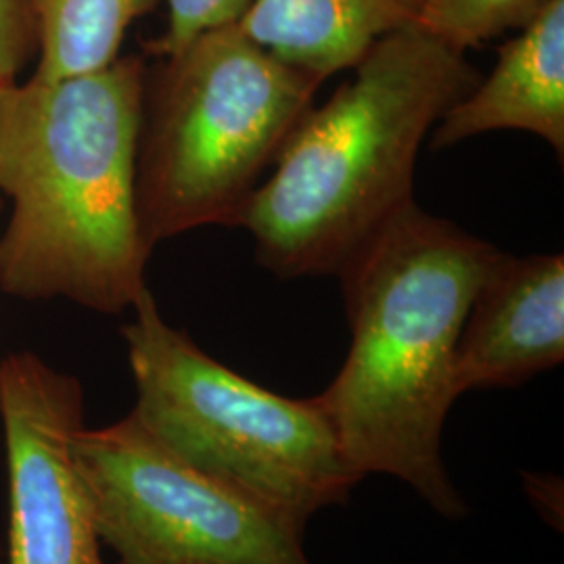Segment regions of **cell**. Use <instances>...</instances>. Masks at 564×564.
Returning a JSON list of instances; mask_svg holds the SVG:
<instances>
[{
	"label": "cell",
	"mask_w": 564,
	"mask_h": 564,
	"mask_svg": "<svg viewBox=\"0 0 564 564\" xmlns=\"http://www.w3.org/2000/svg\"><path fill=\"white\" fill-rule=\"evenodd\" d=\"M502 256L412 203L337 274L351 345L316 400L360 479L391 475L447 519L466 512L442 456L445 419L460 398L456 351Z\"/></svg>",
	"instance_id": "obj_1"
},
{
	"label": "cell",
	"mask_w": 564,
	"mask_h": 564,
	"mask_svg": "<svg viewBox=\"0 0 564 564\" xmlns=\"http://www.w3.org/2000/svg\"><path fill=\"white\" fill-rule=\"evenodd\" d=\"M147 65L118 57L65 80L0 88V191L13 209L0 286L20 300L130 310L151 247L137 205Z\"/></svg>",
	"instance_id": "obj_2"
},
{
	"label": "cell",
	"mask_w": 564,
	"mask_h": 564,
	"mask_svg": "<svg viewBox=\"0 0 564 564\" xmlns=\"http://www.w3.org/2000/svg\"><path fill=\"white\" fill-rule=\"evenodd\" d=\"M354 69L303 116L245 207L239 226L282 279L337 276L412 205L423 142L481 80L466 53L419 25L384 36Z\"/></svg>",
	"instance_id": "obj_3"
},
{
	"label": "cell",
	"mask_w": 564,
	"mask_h": 564,
	"mask_svg": "<svg viewBox=\"0 0 564 564\" xmlns=\"http://www.w3.org/2000/svg\"><path fill=\"white\" fill-rule=\"evenodd\" d=\"M323 82L245 36L212 28L147 74L137 160L142 237L239 226Z\"/></svg>",
	"instance_id": "obj_4"
},
{
	"label": "cell",
	"mask_w": 564,
	"mask_h": 564,
	"mask_svg": "<svg viewBox=\"0 0 564 564\" xmlns=\"http://www.w3.org/2000/svg\"><path fill=\"white\" fill-rule=\"evenodd\" d=\"M121 328L137 387L130 416L220 484L305 529L362 479L316 398L291 400L214 360L163 321L147 289Z\"/></svg>",
	"instance_id": "obj_5"
},
{
	"label": "cell",
	"mask_w": 564,
	"mask_h": 564,
	"mask_svg": "<svg viewBox=\"0 0 564 564\" xmlns=\"http://www.w3.org/2000/svg\"><path fill=\"white\" fill-rule=\"evenodd\" d=\"M74 454L120 564H312L300 524L184 463L130 414L82 426Z\"/></svg>",
	"instance_id": "obj_6"
},
{
	"label": "cell",
	"mask_w": 564,
	"mask_h": 564,
	"mask_svg": "<svg viewBox=\"0 0 564 564\" xmlns=\"http://www.w3.org/2000/svg\"><path fill=\"white\" fill-rule=\"evenodd\" d=\"M0 423L9 479L2 564H107L74 454L86 426L80 381L34 354L0 360Z\"/></svg>",
	"instance_id": "obj_7"
},
{
	"label": "cell",
	"mask_w": 564,
	"mask_h": 564,
	"mask_svg": "<svg viewBox=\"0 0 564 564\" xmlns=\"http://www.w3.org/2000/svg\"><path fill=\"white\" fill-rule=\"evenodd\" d=\"M564 360V258L502 260L479 289L456 351V389L524 383Z\"/></svg>",
	"instance_id": "obj_8"
},
{
	"label": "cell",
	"mask_w": 564,
	"mask_h": 564,
	"mask_svg": "<svg viewBox=\"0 0 564 564\" xmlns=\"http://www.w3.org/2000/svg\"><path fill=\"white\" fill-rule=\"evenodd\" d=\"M496 130L544 139L564 158V0H545L519 36L498 48L487 78L447 109L433 128V149Z\"/></svg>",
	"instance_id": "obj_9"
},
{
	"label": "cell",
	"mask_w": 564,
	"mask_h": 564,
	"mask_svg": "<svg viewBox=\"0 0 564 564\" xmlns=\"http://www.w3.org/2000/svg\"><path fill=\"white\" fill-rule=\"evenodd\" d=\"M423 0H251L237 25L282 63L324 82L384 36L416 25Z\"/></svg>",
	"instance_id": "obj_10"
},
{
	"label": "cell",
	"mask_w": 564,
	"mask_h": 564,
	"mask_svg": "<svg viewBox=\"0 0 564 564\" xmlns=\"http://www.w3.org/2000/svg\"><path fill=\"white\" fill-rule=\"evenodd\" d=\"M160 0H32L41 61L39 80L99 72L120 57L128 28Z\"/></svg>",
	"instance_id": "obj_11"
},
{
	"label": "cell",
	"mask_w": 564,
	"mask_h": 564,
	"mask_svg": "<svg viewBox=\"0 0 564 564\" xmlns=\"http://www.w3.org/2000/svg\"><path fill=\"white\" fill-rule=\"evenodd\" d=\"M545 0H423L416 25L466 53L510 30H523Z\"/></svg>",
	"instance_id": "obj_12"
},
{
	"label": "cell",
	"mask_w": 564,
	"mask_h": 564,
	"mask_svg": "<svg viewBox=\"0 0 564 564\" xmlns=\"http://www.w3.org/2000/svg\"><path fill=\"white\" fill-rule=\"evenodd\" d=\"M251 0H167V25L160 39L147 44L155 57L178 53L212 28L237 23Z\"/></svg>",
	"instance_id": "obj_13"
},
{
	"label": "cell",
	"mask_w": 564,
	"mask_h": 564,
	"mask_svg": "<svg viewBox=\"0 0 564 564\" xmlns=\"http://www.w3.org/2000/svg\"><path fill=\"white\" fill-rule=\"evenodd\" d=\"M36 48L39 30L32 0H0V88L18 84Z\"/></svg>",
	"instance_id": "obj_14"
},
{
	"label": "cell",
	"mask_w": 564,
	"mask_h": 564,
	"mask_svg": "<svg viewBox=\"0 0 564 564\" xmlns=\"http://www.w3.org/2000/svg\"><path fill=\"white\" fill-rule=\"evenodd\" d=\"M4 561V547H0V564Z\"/></svg>",
	"instance_id": "obj_15"
}]
</instances>
